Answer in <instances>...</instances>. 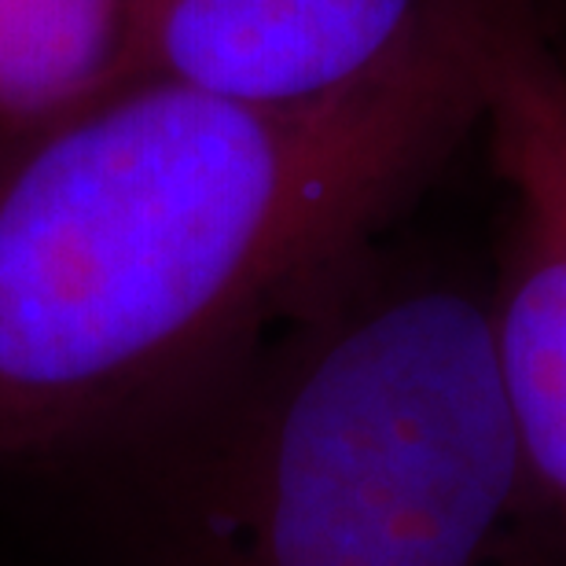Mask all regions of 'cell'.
<instances>
[{"label":"cell","mask_w":566,"mask_h":566,"mask_svg":"<svg viewBox=\"0 0 566 566\" xmlns=\"http://www.w3.org/2000/svg\"><path fill=\"white\" fill-rule=\"evenodd\" d=\"M515 0H441L365 82L298 104L122 82L0 129V471L174 409L379 243L482 129Z\"/></svg>","instance_id":"1"},{"label":"cell","mask_w":566,"mask_h":566,"mask_svg":"<svg viewBox=\"0 0 566 566\" xmlns=\"http://www.w3.org/2000/svg\"><path fill=\"white\" fill-rule=\"evenodd\" d=\"M96 566H566L490 287L371 251L133 434L60 463Z\"/></svg>","instance_id":"2"},{"label":"cell","mask_w":566,"mask_h":566,"mask_svg":"<svg viewBox=\"0 0 566 566\" xmlns=\"http://www.w3.org/2000/svg\"><path fill=\"white\" fill-rule=\"evenodd\" d=\"M441 0H133L129 82L298 104L365 82Z\"/></svg>","instance_id":"3"},{"label":"cell","mask_w":566,"mask_h":566,"mask_svg":"<svg viewBox=\"0 0 566 566\" xmlns=\"http://www.w3.org/2000/svg\"><path fill=\"white\" fill-rule=\"evenodd\" d=\"M490 302L507 401L566 541V213L512 191Z\"/></svg>","instance_id":"4"},{"label":"cell","mask_w":566,"mask_h":566,"mask_svg":"<svg viewBox=\"0 0 566 566\" xmlns=\"http://www.w3.org/2000/svg\"><path fill=\"white\" fill-rule=\"evenodd\" d=\"M133 0H0V129H30L129 82Z\"/></svg>","instance_id":"5"},{"label":"cell","mask_w":566,"mask_h":566,"mask_svg":"<svg viewBox=\"0 0 566 566\" xmlns=\"http://www.w3.org/2000/svg\"><path fill=\"white\" fill-rule=\"evenodd\" d=\"M482 129L507 188L566 213V55L541 27L534 0H515L493 27Z\"/></svg>","instance_id":"6"}]
</instances>
